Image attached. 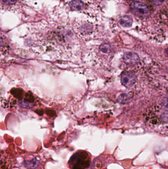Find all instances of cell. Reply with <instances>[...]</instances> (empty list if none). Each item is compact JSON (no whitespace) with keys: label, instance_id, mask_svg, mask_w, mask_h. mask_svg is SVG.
Here are the masks:
<instances>
[{"label":"cell","instance_id":"obj_11","mask_svg":"<svg viewBox=\"0 0 168 169\" xmlns=\"http://www.w3.org/2000/svg\"><path fill=\"white\" fill-rule=\"evenodd\" d=\"M165 0H152L154 4L156 5H160L164 2Z\"/></svg>","mask_w":168,"mask_h":169},{"label":"cell","instance_id":"obj_10","mask_svg":"<svg viewBox=\"0 0 168 169\" xmlns=\"http://www.w3.org/2000/svg\"><path fill=\"white\" fill-rule=\"evenodd\" d=\"M162 107L166 110L168 111V96L164 99L162 101Z\"/></svg>","mask_w":168,"mask_h":169},{"label":"cell","instance_id":"obj_2","mask_svg":"<svg viewBox=\"0 0 168 169\" xmlns=\"http://www.w3.org/2000/svg\"><path fill=\"white\" fill-rule=\"evenodd\" d=\"M130 9L135 16L142 20L148 18L151 14L148 6L141 2H132L130 4Z\"/></svg>","mask_w":168,"mask_h":169},{"label":"cell","instance_id":"obj_6","mask_svg":"<svg viewBox=\"0 0 168 169\" xmlns=\"http://www.w3.org/2000/svg\"><path fill=\"white\" fill-rule=\"evenodd\" d=\"M120 23L123 27H130L132 24V18L129 16H124L120 18Z\"/></svg>","mask_w":168,"mask_h":169},{"label":"cell","instance_id":"obj_5","mask_svg":"<svg viewBox=\"0 0 168 169\" xmlns=\"http://www.w3.org/2000/svg\"><path fill=\"white\" fill-rule=\"evenodd\" d=\"M71 9L73 11H79L84 8V2L81 0H73L69 4Z\"/></svg>","mask_w":168,"mask_h":169},{"label":"cell","instance_id":"obj_1","mask_svg":"<svg viewBox=\"0 0 168 169\" xmlns=\"http://www.w3.org/2000/svg\"><path fill=\"white\" fill-rule=\"evenodd\" d=\"M91 158L88 152L79 151L74 154L69 161L71 169H85L90 164Z\"/></svg>","mask_w":168,"mask_h":169},{"label":"cell","instance_id":"obj_7","mask_svg":"<svg viewBox=\"0 0 168 169\" xmlns=\"http://www.w3.org/2000/svg\"><path fill=\"white\" fill-rule=\"evenodd\" d=\"M100 50L102 52L105 54H108L110 51V46L108 44H104L100 47Z\"/></svg>","mask_w":168,"mask_h":169},{"label":"cell","instance_id":"obj_4","mask_svg":"<svg viewBox=\"0 0 168 169\" xmlns=\"http://www.w3.org/2000/svg\"><path fill=\"white\" fill-rule=\"evenodd\" d=\"M123 59L125 63L131 65L135 64L140 60L139 56L138 54L134 52H127L125 53Z\"/></svg>","mask_w":168,"mask_h":169},{"label":"cell","instance_id":"obj_3","mask_svg":"<svg viewBox=\"0 0 168 169\" xmlns=\"http://www.w3.org/2000/svg\"><path fill=\"white\" fill-rule=\"evenodd\" d=\"M121 82L124 86L126 88H130L135 84L136 76L132 72H125L121 76Z\"/></svg>","mask_w":168,"mask_h":169},{"label":"cell","instance_id":"obj_8","mask_svg":"<svg viewBox=\"0 0 168 169\" xmlns=\"http://www.w3.org/2000/svg\"><path fill=\"white\" fill-rule=\"evenodd\" d=\"M130 96L128 94H123L121 96H120V101H122L123 102H125L127 101V100H129Z\"/></svg>","mask_w":168,"mask_h":169},{"label":"cell","instance_id":"obj_12","mask_svg":"<svg viewBox=\"0 0 168 169\" xmlns=\"http://www.w3.org/2000/svg\"><path fill=\"white\" fill-rule=\"evenodd\" d=\"M162 118L164 121L168 122V113H165L162 115Z\"/></svg>","mask_w":168,"mask_h":169},{"label":"cell","instance_id":"obj_9","mask_svg":"<svg viewBox=\"0 0 168 169\" xmlns=\"http://www.w3.org/2000/svg\"><path fill=\"white\" fill-rule=\"evenodd\" d=\"M1 2L4 5H11L16 3L17 0H1Z\"/></svg>","mask_w":168,"mask_h":169}]
</instances>
